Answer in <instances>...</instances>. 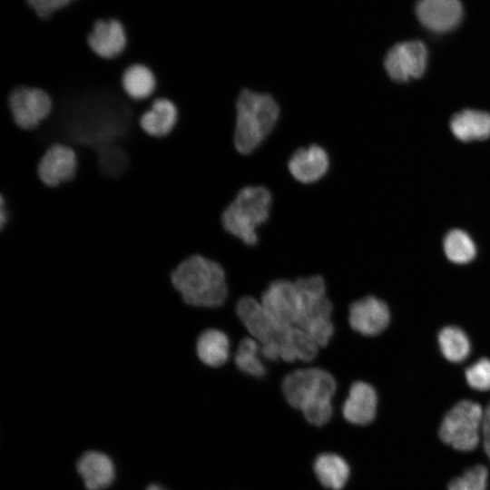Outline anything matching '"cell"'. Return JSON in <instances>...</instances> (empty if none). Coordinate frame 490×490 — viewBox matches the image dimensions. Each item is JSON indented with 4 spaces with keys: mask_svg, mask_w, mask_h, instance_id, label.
I'll list each match as a JSON object with an SVG mask.
<instances>
[{
    "mask_svg": "<svg viewBox=\"0 0 490 490\" xmlns=\"http://www.w3.org/2000/svg\"><path fill=\"white\" fill-rule=\"evenodd\" d=\"M171 282L184 304L195 309L219 308L228 296L224 269L202 254L184 259L172 272Z\"/></svg>",
    "mask_w": 490,
    "mask_h": 490,
    "instance_id": "obj_1",
    "label": "cell"
},
{
    "mask_svg": "<svg viewBox=\"0 0 490 490\" xmlns=\"http://www.w3.org/2000/svg\"><path fill=\"white\" fill-rule=\"evenodd\" d=\"M279 115V107L270 95L243 90L236 102L237 151L242 154L254 151L273 130Z\"/></svg>",
    "mask_w": 490,
    "mask_h": 490,
    "instance_id": "obj_2",
    "label": "cell"
},
{
    "mask_svg": "<svg viewBox=\"0 0 490 490\" xmlns=\"http://www.w3.org/2000/svg\"><path fill=\"white\" fill-rule=\"evenodd\" d=\"M270 206L271 195L267 188L244 187L222 211L221 225L246 245L253 246L258 242L256 229L268 220Z\"/></svg>",
    "mask_w": 490,
    "mask_h": 490,
    "instance_id": "obj_3",
    "label": "cell"
},
{
    "mask_svg": "<svg viewBox=\"0 0 490 490\" xmlns=\"http://www.w3.org/2000/svg\"><path fill=\"white\" fill-rule=\"evenodd\" d=\"M295 283L299 294L297 327L306 331L320 348H325L334 334L333 304L327 297L325 279L320 275H313L298 278Z\"/></svg>",
    "mask_w": 490,
    "mask_h": 490,
    "instance_id": "obj_4",
    "label": "cell"
},
{
    "mask_svg": "<svg viewBox=\"0 0 490 490\" xmlns=\"http://www.w3.org/2000/svg\"><path fill=\"white\" fill-rule=\"evenodd\" d=\"M281 389L286 401L302 411L312 406L331 403L337 383L323 368H299L284 377Z\"/></svg>",
    "mask_w": 490,
    "mask_h": 490,
    "instance_id": "obj_5",
    "label": "cell"
},
{
    "mask_svg": "<svg viewBox=\"0 0 490 490\" xmlns=\"http://www.w3.org/2000/svg\"><path fill=\"white\" fill-rule=\"evenodd\" d=\"M235 311L251 338L260 344L262 357L270 361L280 359L279 348L291 327L283 328L276 323L260 302L250 296L240 298Z\"/></svg>",
    "mask_w": 490,
    "mask_h": 490,
    "instance_id": "obj_6",
    "label": "cell"
},
{
    "mask_svg": "<svg viewBox=\"0 0 490 490\" xmlns=\"http://www.w3.org/2000/svg\"><path fill=\"white\" fill-rule=\"evenodd\" d=\"M483 416V409L478 403L459 401L444 416L438 436L445 444L456 450H474L479 442Z\"/></svg>",
    "mask_w": 490,
    "mask_h": 490,
    "instance_id": "obj_7",
    "label": "cell"
},
{
    "mask_svg": "<svg viewBox=\"0 0 490 490\" xmlns=\"http://www.w3.org/2000/svg\"><path fill=\"white\" fill-rule=\"evenodd\" d=\"M7 106L16 126L34 131L51 115L54 103L45 90L19 85L9 93Z\"/></svg>",
    "mask_w": 490,
    "mask_h": 490,
    "instance_id": "obj_8",
    "label": "cell"
},
{
    "mask_svg": "<svg viewBox=\"0 0 490 490\" xmlns=\"http://www.w3.org/2000/svg\"><path fill=\"white\" fill-rule=\"evenodd\" d=\"M427 62L428 52L425 44L411 40L393 45L385 56L384 66L393 81L405 83L422 77Z\"/></svg>",
    "mask_w": 490,
    "mask_h": 490,
    "instance_id": "obj_9",
    "label": "cell"
},
{
    "mask_svg": "<svg viewBox=\"0 0 490 490\" xmlns=\"http://www.w3.org/2000/svg\"><path fill=\"white\" fill-rule=\"evenodd\" d=\"M260 304L269 316L283 328L297 327L299 294L295 281L276 279L260 296Z\"/></svg>",
    "mask_w": 490,
    "mask_h": 490,
    "instance_id": "obj_10",
    "label": "cell"
},
{
    "mask_svg": "<svg viewBox=\"0 0 490 490\" xmlns=\"http://www.w3.org/2000/svg\"><path fill=\"white\" fill-rule=\"evenodd\" d=\"M77 170L78 158L74 149L58 142L47 148L37 165L39 179L51 188L71 181Z\"/></svg>",
    "mask_w": 490,
    "mask_h": 490,
    "instance_id": "obj_11",
    "label": "cell"
},
{
    "mask_svg": "<svg viewBox=\"0 0 490 490\" xmlns=\"http://www.w3.org/2000/svg\"><path fill=\"white\" fill-rule=\"evenodd\" d=\"M75 471L86 490H107L117 478V467L113 457L96 449L81 454L75 462Z\"/></svg>",
    "mask_w": 490,
    "mask_h": 490,
    "instance_id": "obj_12",
    "label": "cell"
},
{
    "mask_svg": "<svg viewBox=\"0 0 490 490\" xmlns=\"http://www.w3.org/2000/svg\"><path fill=\"white\" fill-rule=\"evenodd\" d=\"M415 10L420 24L435 34L455 30L464 15L460 0H418Z\"/></svg>",
    "mask_w": 490,
    "mask_h": 490,
    "instance_id": "obj_13",
    "label": "cell"
},
{
    "mask_svg": "<svg viewBox=\"0 0 490 490\" xmlns=\"http://www.w3.org/2000/svg\"><path fill=\"white\" fill-rule=\"evenodd\" d=\"M390 321L387 304L374 296H366L350 304V328L364 336H377L386 329Z\"/></svg>",
    "mask_w": 490,
    "mask_h": 490,
    "instance_id": "obj_14",
    "label": "cell"
},
{
    "mask_svg": "<svg viewBox=\"0 0 490 490\" xmlns=\"http://www.w3.org/2000/svg\"><path fill=\"white\" fill-rule=\"evenodd\" d=\"M86 44L96 56L112 61L124 54L128 47V38L119 21L98 20L88 34Z\"/></svg>",
    "mask_w": 490,
    "mask_h": 490,
    "instance_id": "obj_15",
    "label": "cell"
},
{
    "mask_svg": "<svg viewBox=\"0 0 490 490\" xmlns=\"http://www.w3.org/2000/svg\"><path fill=\"white\" fill-rule=\"evenodd\" d=\"M377 395L375 388L364 381L354 382L342 406L344 418L353 424L364 426L371 423L377 414Z\"/></svg>",
    "mask_w": 490,
    "mask_h": 490,
    "instance_id": "obj_16",
    "label": "cell"
},
{
    "mask_svg": "<svg viewBox=\"0 0 490 490\" xmlns=\"http://www.w3.org/2000/svg\"><path fill=\"white\" fill-rule=\"evenodd\" d=\"M328 165L327 152L315 144L298 149L288 162L290 174L302 183H312L321 179Z\"/></svg>",
    "mask_w": 490,
    "mask_h": 490,
    "instance_id": "obj_17",
    "label": "cell"
},
{
    "mask_svg": "<svg viewBox=\"0 0 490 490\" xmlns=\"http://www.w3.org/2000/svg\"><path fill=\"white\" fill-rule=\"evenodd\" d=\"M150 100V108L140 116L139 125L151 137H166L177 125L178 108L172 101L164 97Z\"/></svg>",
    "mask_w": 490,
    "mask_h": 490,
    "instance_id": "obj_18",
    "label": "cell"
},
{
    "mask_svg": "<svg viewBox=\"0 0 490 490\" xmlns=\"http://www.w3.org/2000/svg\"><path fill=\"white\" fill-rule=\"evenodd\" d=\"M195 353L198 360L207 368H217L230 358V340L220 329L206 328L197 336Z\"/></svg>",
    "mask_w": 490,
    "mask_h": 490,
    "instance_id": "obj_19",
    "label": "cell"
},
{
    "mask_svg": "<svg viewBox=\"0 0 490 490\" xmlns=\"http://www.w3.org/2000/svg\"><path fill=\"white\" fill-rule=\"evenodd\" d=\"M450 130L461 142L486 140L490 137V113L474 109L462 110L452 116Z\"/></svg>",
    "mask_w": 490,
    "mask_h": 490,
    "instance_id": "obj_20",
    "label": "cell"
},
{
    "mask_svg": "<svg viewBox=\"0 0 490 490\" xmlns=\"http://www.w3.org/2000/svg\"><path fill=\"white\" fill-rule=\"evenodd\" d=\"M121 84L128 97L137 102L150 100L154 95L157 80L153 71L144 64L135 63L125 68Z\"/></svg>",
    "mask_w": 490,
    "mask_h": 490,
    "instance_id": "obj_21",
    "label": "cell"
},
{
    "mask_svg": "<svg viewBox=\"0 0 490 490\" xmlns=\"http://www.w3.org/2000/svg\"><path fill=\"white\" fill-rule=\"evenodd\" d=\"M314 472L320 484L331 490H341L349 477L348 463L333 453L319 455L314 463Z\"/></svg>",
    "mask_w": 490,
    "mask_h": 490,
    "instance_id": "obj_22",
    "label": "cell"
},
{
    "mask_svg": "<svg viewBox=\"0 0 490 490\" xmlns=\"http://www.w3.org/2000/svg\"><path fill=\"white\" fill-rule=\"evenodd\" d=\"M260 354V344L253 338H243L236 350L234 362L244 374L260 378L267 373Z\"/></svg>",
    "mask_w": 490,
    "mask_h": 490,
    "instance_id": "obj_23",
    "label": "cell"
},
{
    "mask_svg": "<svg viewBox=\"0 0 490 490\" xmlns=\"http://www.w3.org/2000/svg\"><path fill=\"white\" fill-rule=\"evenodd\" d=\"M446 258L456 264H466L476 255V247L471 236L460 229L449 230L443 241Z\"/></svg>",
    "mask_w": 490,
    "mask_h": 490,
    "instance_id": "obj_24",
    "label": "cell"
},
{
    "mask_svg": "<svg viewBox=\"0 0 490 490\" xmlns=\"http://www.w3.org/2000/svg\"><path fill=\"white\" fill-rule=\"evenodd\" d=\"M438 345L445 358L455 363L466 359L471 349L466 334L455 326H448L440 330Z\"/></svg>",
    "mask_w": 490,
    "mask_h": 490,
    "instance_id": "obj_25",
    "label": "cell"
},
{
    "mask_svg": "<svg viewBox=\"0 0 490 490\" xmlns=\"http://www.w3.org/2000/svg\"><path fill=\"white\" fill-rule=\"evenodd\" d=\"M487 485L488 470L485 466L477 464L452 479L447 490H487Z\"/></svg>",
    "mask_w": 490,
    "mask_h": 490,
    "instance_id": "obj_26",
    "label": "cell"
},
{
    "mask_svg": "<svg viewBox=\"0 0 490 490\" xmlns=\"http://www.w3.org/2000/svg\"><path fill=\"white\" fill-rule=\"evenodd\" d=\"M465 376L470 387L478 391H489L490 359H478L466 369Z\"/></svg>",
    "mask_w": 490,
    "mask_h": 490,
    "instance_id": "obj_27",
    "label": "cell"
},
{
    "mask_svg": "<svg viewBox=\"0 0 490 490\" xmlns=\"http://www.w3.org/2000/svg\"><path fill=\"white\" fill-rule=\"evenodd\" d=\"M74 0H26L27 4L41 18H48L57 11Z\"/></svg>",
    "mask_w": 490,
    "mask_h": 490,
    "instance_id": "obj_28",
    "label": "cell"
},
{
    "mask_svg": "<svg viewBox=\"0 0 490 490\" xmlns=\"http://www.w3.org/2000/svg\"><path fill=\"white\" fill-rule=\"evenodd\" d=\"M483 446L486 456L490 460V426H482Z\"/></svg>",
    "mask_w": 490,
    "mask_h": 490,
    "instance_id": "obj_29",
    "label": "cell"
},
{
    "mask_svg": "<svg viewBox=\"0 0 490 490\" xmlns=\"http://www.w3.org/2000/svg\"><path fill=\"white\" fill-rule=\"evenodd\" d=\"M490 426V402L484 412L482 426Z\"/></svg>",
    "mask_w": 490,
    "mask_h": 490,
    "instance_id": "obj_30",
    "label": "cell"
},
{
    "mask_svg": "<svg viewBox=\"0 0 490 490\" xmlns=\"http://www.w3.org/2000/svg\"><path fill=\"white\" fill-rule=\"evenodd\" d=\"M144 490H169L159 483L149 484Z\"/></svg>",
    "mask_w": 490,
    "mask_h": 490,
    "instance_id": "obj_31",
    "label": "cell"
},
{
    "mask_svg": "<svg viewBox=\"0 0 490 490\" xmlns=\"http://www.w3.org/2000/svg\"><path fill=\"white\" fill-rule=\"evenodd\" d=\"M72 470H73V469H72ZM60 472H61V471H60ZM56 473H58V472H56ZM51 475H52V474H51ZM46 476H47V475H46ZM44 477H45V476H44ZM42 479H43V478H42ZM42 479H40V480H42ZM40 480H39V481H40ZM39 481H38V482H39ZM38 482H37V483H38ZM37 483H36V484H37ZM36 484H35V485H36Z\"/></svg>",
    "mask_w": 490,
    "mask_h": 490,
    "instance_id": "obj_32",
    "label": "cell"
}]
</instances>
